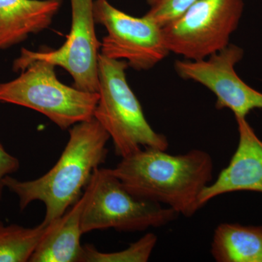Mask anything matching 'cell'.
<instances>
[{
    "instance_id": "6da1fadb",
    "label": "cell",
    "mask_w": 262,
    "mask_h": 262,
    "mask_svg": "<svg viewBox=\"0 0 262 262\" xmlns=\"http://www.w3.org/2000/svg\"><path fill=\"white\" fill-rule=\"evenodd\" d=\"M112 169L134 196L164 204L189 218L201 208L200 196L211 184L213 163L211 155L201 149L173 155L141 148Z\"/></svg>"
},
{
    "instance_id": "5bb4252c",
    "label": "cell",
    "mask_w": 262,
    "mask_h": 262,
    "mask_svg": "<svg viewBox=\"0 0 262 262\" xmlns=\"http://www.w3.org/2000/svg\"><path fill=\"white\" fill-rule=\"evenodd\" d=\"M48 229L42 223L27 228L0 222V262L29 261Z\"/></svg>"
},
{
    "instance_id": "4fadbf2b",
    "label": "cell",
    "mask_w": 262,
    "mask_h": 262,
    "mask_svg": "<svg viewBox=\"0 0 262 262\" xmlns=\"http://www.w3.org/2000/svg\"><path fill=\"white\" fill-rule=\"evenodd\" d=\"M211 252L218 262H262V226L220 224Z\"/></svg>"
},
{
    "instance_id": "8992f818",
    "label": "cell",
    "mask_w": 262,
    "mask_h": 262,
    "mask_svg": "<svg viewBox=\"0 0 262 262\" xmlns=\"http://www.w3.org/2000/svg\"><path fill=\"white\" fill-rule=\"evenodd\" d=\"M244 8V0H198L162 27L169 51L198 61L224 49L238 27Z\"/></svg>"
},
{
    "instance_id": "3957f363",
    "label": "cell",
    "mask_w": 262,
    "mask_h": 262,
    "mask_svg": "<svg viewBox=\"0 0 262 262\" xmlns=\"http://www.w3.org/2000/svg\"><path fill=\"white\" fill-rule=\"evenodd\" d=\"M125 61L98 56L99 96L94 117L113 141L117 156L125 158L141 148L166 151V136L156 132L146 120L142 107L126 79Z\"/></svg>"
},
{
    "instance_id": "2e32d148",
    "label": "cell",
    "mask_w": 262,
    "mask_h": 262,
    "mask_svg": "<svg viewBox=\"0 0 262 262\" xmlns=\"http://www.w3.org/2000/svg\"><path fill=\"white\" fill-rule=\"evenodd\" d=\"M198 0H146L149 10L145 15L163 27L182 14Z\"/></svg>"
},
{
    "instance_id": "30bf717a",
    "label": "cell",
    "mask_w": 262,
    "mask_h": 262,
    "mask_svg": "<svg viewBox=\"0 0 262 262\" xmlns=\"http://www.w3.org/2000/svg\"><path fill=\"white\" fill-rule=\"evenodd\" d=\"M239 141L229 165L208 184L200 196L203 208L227 193L251 191L262 193V141L245 117H236Z\"/></svg>"
},
{
    "instance_id": "52a82bcc",
    "label": "cell",
    "mask_w": 262,
    "mask_h": 262,
    "mask_svg": "<svg viewBox=\"0 0 262 262\" xmlns=\"http://www.w3.org/2000/svg\"><path fill=\"white\" fill-rule=\"evenodd\" d=\"M94 15L96 24L107 31L100 52L106 58L125 61L136 71H147L170 54L162 27L145 15L127 14L108 0H94Z\"/></svg>"
},
{
    "instance_id": "7a4b0ae2",
    "label": "cell",
    "mask_w": 262,
    "mask_h": 262,
    "mask_svg": "<svg viewBox=\"0 0 262 262\" xmlns=\"http://www.w3.org/2000/svg\"><path fill=\"white\" fill-rule=\"evenodd\" d=\"M69 133L61 157L42 177L20 181L8 176L3 180L5 188L18 196L20 211L32 202L44 203L45 225L59 219L80 199L95 170L107 157L110 136L94 117L73 125Z\"/></svg>"
},
{
    "instance_id": "5b68a950",
    "label": "cell",
    "mask_w": 262,
    "mask_h": 262,
    "mask_svg": "<svg viewBox=\"0 0 262 262\" xmlns=\"http://www.w3.org/2000/svg\"><path fill=\"white\" fill-rule=\"evenodd\" d=\"M85 190L87 200L81 218L83 234L110 228L141 232L163 227L179 215L168 207L131 194L112 168L96 169Z\"/></svg>"
},
{
    "instance_id": "8fae6325",
    "label": "cell",
    "mask_w": 262,
    "mask_h": 262,
    "mask_svg": "<svg viewBox=\"0 0 262 262\" xmlns=\"http://www.w3.org/2000/svg\"><path fill=\"white\" fill-rule=\"evenodd\" d=\"M62 0H0V51L47 29Z\"/></svg>"
},
{
    "instance_id": "277c9868",
    "label": "cell",
    "mask_w": 262,
    "mask_h": 262,
    "mask_svg": "<svg viewBox=\"0 0 262 262\" xmlns=\"http://www.w3.org/2000/svg\"><path fill=\"white\" fill-rule=\"evenodd\" d=\"M55 67L45 60L31 62L15 80L0 83V102L35 110L61 130L94 118L98 93L63 84Z\"/></svg>"
},
{
    "instance_id": "7c38bea8",
    "label": "cell",
    "mask_w": 262,
    "mask_h": 262,
    "mask_svg": "<svg viewBox=\"0 0 262 262\" xmlns=\"http://www.w3.org/2000/svg\"><path fill=\"white\" fill-rule=\"evenodd\" d=\"M87 191L59 219L48 225L29 262H80L83 246L81 218Z\"/></svg>"
},
{
    "instance_id": "e0dca14e",
    "label": "cell",
    "mask_w": 262,
    "mask_h": 262,
    "mask_svg": "<svg viewBox=\"0 0 262 262\" xmlns=\"http://www.w3.org/2000/svg\"><path fill=\"white\" fill-rule=\"evenodd\" d=\"M19 168L20 162L18 158L10 154L0 142V200L5 189L3 180L8 176L18 171Z\"/></svg>"
},
{
    "instance_id": "9a60e30c",
    "label": "cell",
    "mask_w": 262,
    "mask_h": 262,
    "mask_svg": "<svg viewBox=\"0 0 262 262\" xmlns=\"http://www.w3.org/2000/svg\"><path fill=\"white\" fill-rule=\"evenodd\" d=\"M157 243L156 234L149 232L128 248L117 252H101L93 245H84L80 262H146Z\"/></svg>"
},
{
    "instance_id": "ba28073f",
    "label": "cell",
    "mask_w": 262,
    "mask_h": 262,
    "mask_svg": "<svg viewBox=\"0 0 262 262\" xmlns=\"http://www.w3.org/2000/svg\"><path fill=\"white\" fill-rule=\"evenodd\" d=\"M72 26L64 44L56 50L32 51L23 48L13 70H24L31 62L45 60L64 69L73 79V87L98 93V56L101 42L95 29L94 0H70Z\"/></svg>"
},
{
    "instance_id": "9c48e42d",
    "label": "cell",
    "mask_w": 262,
    "mask_h": 262,
    "mask_svg": "<svg viewBox=\"0 0 262 262\" xmlns=\"http://www.w3.org/2000/svg\"><path fill=\"white\" fill-rule=\"evenodd\" d=\"M243 48L233 44L198 61L179 60L174 68L181 78L205 86L216 98L215 108H228L236 117H245L255 108L262 110V94L250 87L236 73L243 59Z\"/></svg>"
}]
</instances>
